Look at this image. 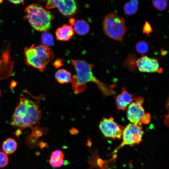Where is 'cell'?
<instances>
[{"label": "cell", "instance_id": "4", "mask_svg": "<svg viewBox=\"0 0 169 169\" xmlns=\"http://www.w3.org/2000/svg\"><path fill=\"white\" fill-rule=\"evenodd\" d=\"M24 12V18L35 30L45 32L51 28V21L54 16L50 11L41 5L37 4H30L26 8Z\"/></svg>", "mask_w": 169, "mask_h": 169}, {"label": "cell", "instance_id": "12", "mask_svg": "<svg viewBox=\"0 0 169 169\" xmlns=\"http://www.w3.org/2000/svg\"><path fill=\"white\" fill-rule=\"evenodd\" d=\"M55 34L58 40L67 41L70 40L73 36L74 31L71 26L64 25L57 29Z\"/></svg>", "mask_w": 169, "mask_h": 169}, {"label": "cell", "instance_id": "2", "mask_svg": "<svg viewBox=\"0 0 169 169\" xmlns=\"http://www.w3.org/2000/svg\"><path fill=\"white\" fill-rule=\"evenodd\" d=\"M40 101L38 103L25 97L20 98L10 121V124L15 127L24 129L31 128L40 124L41 111L39 109Z\"/></svg>", "mask_w": 169, "mask_h": 169}, {"label": "cell", "instance_id": "10", "mask_svg": "<svg viewBox=\"0 0 169 169\" xmlns=\"http://www.w3.org/2000/svg\"><path fill=\"white\" fill-rule=\"evenodd\" d=\"M135 63L139 70L142 72L160 73L162 71L156 58L143 55L136 61Z\"/></svg>", "mask_w": 169, "mask_h": 169}, {"label": "cell", "instance_id": "21", "mask_svg": "<svg viewBox=\"0 0 169 169\" xmlns=\"http://www.w3.org/2000/svg\"><path fill=\"white\" fill-rule=\"evenodd\" d=\"M9 161L7 155L4 152L0 150V168L5 167L8 165Z\"/></svg>", "mask_w": 169, "mask_h": 169}, {"label": "cell", "instance_id": "31", "mask_svg": "<svg viewBox=\"0 0 169 169\" xmlns=\"http://www.w3.org/2000/svg\"><path fill=\"white\" fill-rule=\"evenodd\" d=\"M1 96V90H0V97Z\"/></svg>", "mask_w": 169, "mask_h": 169}, {"label": "cell", "instance_id": "14", "mask_svg": "<svg viewBox=\"0 0 169 169\" xmlns=\"http://www.w3.org/2000/svg\"><path fill=\"white\" fill-rule=\"evenodd\" d=\"M17 146V143L14 139L9 138L3 141L2 147L5 153L11 154L16 151Z\"/></svg>", "mask_w": 169, "mask_h": 169}, {"label": "cell", "instance_id": "19", "mask_svg": "<svg viewBox=\"0 0 169 169\" xmlns=\"http://www.w3.org/2000/svg\"><path fill=\"white\" fill-rule=\"evenodd\" d=\"M136 48L139 53L145 54L149 50V47L147 43L144 41H141L136 44Z\"/></svg>", "mask_w": 169, "mask_h": 169}, {"label": "cell", "instance_id": "11", "mask_svg": "<svg viewBox=\"0 0 169 169\" xmlns=\"http://www.w3.org/2000/svg\"><path fill=\"white\" fill-rule=\"evenodd\" d=\"M115 99L117 109L122 110H125L127 106L135 99L125 88H123L122 93L117 96Z\"/></svg>", "mask_w": 169, "mask_h": 169}, {"label": "cell", "instance_id": "25", "mask_svg": "<svg viewBox=\"0 0 169 169\" xmlns=\"http://www.w3.org/2000/svg\"><path fill=\"white\" fill-rule=\"evenodd\" d=\"M9 1L15 4H20L24 3V1L23 0H9Z\"/></svg>", "mask_w": 169, "mask_h": 169}, {"label": "cell", "instance_id": "16", "mask_svg": "<svg viewBox=\"0 0 169 169\" xmlns=\"http://www.w3.org/2000/svg\"><path fill=\"white\" fill-rule=\"evenodd\" d=\"M55 77L56 80L61 84L69 83L72 77L71 73L64 69L58 70L55 74Z\"/></svg>", "mask_w": 169, "mask_h": 169}, {"label": "cell", "instance_id": "29", "mask_svg": "<svg viewBox=\"0 0 169 169\" xmlns=\"http://www.w3.org/2000/svg\"><path fill=\"white\" fill-rule=\"evenodd\" d=\"M87 145L89 147H90L91 145V142L90 141L88 140Z\"/></svg>", "mask_w": 169, "mask_h": 169}, {"label": "cell", "instance_id": "13", "mask_svg": "<svg viewBox=\"0 0 169 169\" xmlns=\"http://www.w3.org/2000/svg\"><path fill=\"white\" fill-rule=\"evenodd\" d=\"M64 155L61 150H57L53 151L49 160L50 165L54 168L60 167L64 163Z\"/></svg>", "mask_w": 169, "mask_h": 169}, {"label": "cell", "instance_id": "17", "mask_svg": "<svg viewBox=\"0 0 169 169\" xmlns=\"http://www.w3.org/2000/svg\"><path fill=\"white\" fill-rule=\"evenodd\" d=\"M138 4L139 2L136 0H132L126 3L124 7L125 13L128 15L135 14L137 11Z\"/></svg>", "mask_w": 169, "mask_h": 169}, {"label": "cell", "instance_id": "6", "mask_svg": "<svg viewBox=\"0 0 169 169\" xmlns=\"http://www.w3.org/2000/svg\"><path fill=\"white\" fill-rule=\"evenodd\" d=\"M143 134L141 125L128 124L123 130V141L121 147L125 145L132 146L139 144L142 141Z\"/></svg>", "mask_w": 169, "mask_h": 169}, {"label": "cell", "instance_id": "8", "mask_svg": "<svg viewBox=\"0 0 169 169\" xmlns=\"http://www.w3.org/2000/svg\"><path fill=\"white\" fill-rule=\"evenodd\" d=\"M131 104L127 112V116L132 124L141 125V120L145 114L144 110L142 106L144 99L138 97Z\"/></svg>", "mask_w": 169, "mask_h": 169}, {"label": "cell", "instance_id": "5", "mask_svg": "<svg viewBox=\"0 0 169 169\" xmlns=\"http://www.w3.org/2000/svg\"><path fill=\"white\" fill-rule=\"evenodd\" d=\"M104 32L113 40L122 41L127 31L124 18L114 13L106 15L103 23Z\"/></svg>", "mask_w": 169, "mask_h": 169}, {"label": "cell", "instance_id": "9", "mask_svg": "<svg viewBox=\"0 0 169 169\" xmlns=\"http://www.w3.org/2000/svg\"><path fill=\"white\" fill-rule=\"evenodd\" d=\"M58 8L60 12L65 16L74 14L77 9V5L75 1L73 0H52L47 1L46 8L49 9Z\"/></svg>", "mask_w": 169, "mask_h": 169}, {"label": "cell", "instance_id": "20", "mask_svg": "<svg viewBox=\"0 0 169 169\" xmlns=\"http://www.w3.org/2000/svg\"><path fill=\"white\" fill-rule=\"evenodd\" d=\"M152 3L155 8L160 11L164 10L168 5L167 1L166 0H153Z\"/></svg>", "mask_w": 169, "mask_h": 169}, {"label": "cell", "instance_id": "26", "mask_svg": "<svg viewBox=\"0 0 169 169\" xmlns=\"http://www.w3.org/2000/svg\"><path fill=\"white\" fill-rule=\"evenodd\" d=\"M39 145L41 148H42L48 145L47 143L41 141L39 143Z\"/></svg>", "mask_w": 169, "mask_h": 169}, {"label": "cell", "instance_id": "27", "mask_svg": "<svg viewBox=\"0 0 169 169\" xmlns=\"http://www.w3.org/2000/svg\"><path fill=\"white\" fill-rule=\"evenodd\" d=\"M21 131L20 130H19L18 129V130L17 131H16V132H15V135L16 136H19L20 134H21Z\"/></svg>", "mask_w": 169, "mask_h": 169}, {"label": "cell", "instance_id": "1", "mask_svg": "<svg viewBox=\"0 0 169 169\" xmlns=\"http://www.w3.org/2000/svg\"><path fill=\"white\" fill-rule=\"evenodd\" d=\"M71 61L76 73L71 77L70 81L75 94L83 92L86 87L87 83L89 82L96 84L104 95L111 93V87L100 82L94 75L92 71L93 65L83 60L71 59Z\"/></svg>", "mask_w": 169, "mask_h": 169}, {"label": "cell", "instance_id": "22", "mask_svg": "<svg viewBox=\"0 0 169 169\" xmlns=\"http://www.w3.org/2000/svg\"><path fill=\"white\" fill-rule=\"evenodd\" d=\"M152 31L153 28L150 23L147 21H146L143 27V33L147 35H149Z\"/></svg>", "mask_w": 169, "mask_h": 169}, {"label": "cell", "instance_id": "30", "mask_svg": "<svg viewBox=\"0 0 169 169\" xmlns=\"http://www.w3.org/2000/svg\"><path fill=\"white\" fill-rule=\"evenodd\" d=\"M161 53V54L163 55H166V52L164 50H162Z\"/></svg>", "mask_w": 169, "mask_h": 169}, {"label": "cell", "instance_id": "24", "mask_svg": "<svg viewBox=\"0 0 169 169\" xmlns=\"http://www.w3.org/2000/svg\"><path fill=\"white\" fill-rule=\"evenodd\" d=\"M62 64L61 61L59 60H56L54 64V65L57 68L61 66Z\"/></svg>", "mask_w": 169, "mask_h": 169}, {"label": "cell", "instance_id": "15", "mask_svg": "<svg viewBox=\"0 0 169 169\" xmlns=\"http://www.w3.org/2000/svg\"><path fill=\"white\" fill-rule=\"evenodd\" d=\"M73 25L74 31L79 35H84L89 31V25L87 22L84 20H78L75 22Z\"/></svg>", "mask_w": 169, "mask_h": 169}, {"label": "cell", "instance_id": "3", "mask_svg": "<svg viewBox=\"0 0 169 169\" xmlns=\"http://www.w3.org/2000/svg\"><path fill=\"white\" fill-rule=\"evenodd\" d=\"M25 61L27 65L40 71H44L46 65L54 58L51 49L44 44L35 46L34 44L24 49Z\"/></svg>", "mask_w": 169, "mask_h": 169}, {"label": "cell", "instance_id": "28", "mask_svg": "<svg viewBox=\"0 0 169 169\" xmlns=\"http://www.w3.org/2000/svg\"><path fill=\"white\" fill-rule=\"evenodd\" d=\"M70 23L71 24V25H74V23L75 22V21L74 20V19H71L70 20Z\"/></svg>", "mask_w": 169, "mask_h": 169}, {"label": "cell", "instance_id": "18", "mask_svg": "<svg viewBox=\"0 0 169 169\" xmlns=\"http://www.w3.org/2000/svg\"><path fill=\"white\" fill-rule=\"evenodd\" d=\"M41 41L44 45L47 46H52L54 44L53 36L51 33L47 32H44L42 34Z\"/></svg>", "mask_w": 169, "mask_h": 169}, {"label": "cell", "instance_id": "23", "mask_svg": "<svg viewBox=\"0 0 169 169\" xmlns=\"http://www.w3.org/2000/svg\"><path fill=\"white\" fill-rule=\"evenodd\" d=\"M69 132L72 135H75L79 133V131L77 129L74 128H73L69 130Z\"/></svg>", "mask_w": 169, "mask_h": 169}, {"label": "cell", "instance_id": "7", "mask_svg": "<svg viewBox=\"0 0 169 169\" xmlns=\"http://www.w3.org/2000/svg\"><path fill=\"white\" fill-rule=\"evenodd\" d=\"M99 127L106 137L119 139L122 137L123 127L118 125L112 118H104L100 122Z\"/></svg>", "mask_w": 169, "mask_h": 169}]
</instances>
